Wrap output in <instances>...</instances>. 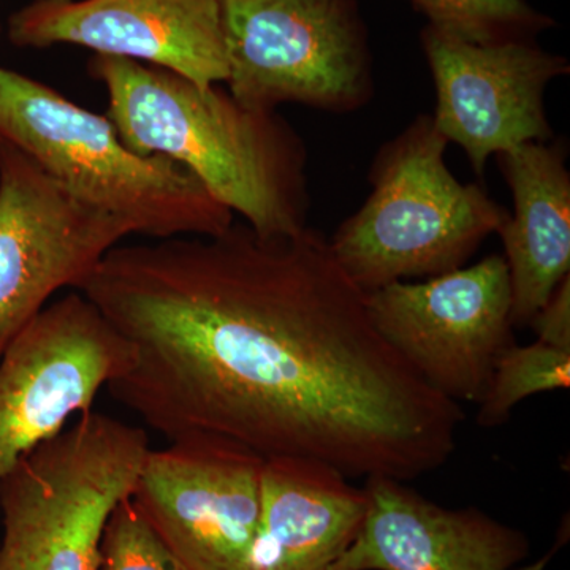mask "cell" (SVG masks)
Instances as JSON below:
<instances>
[{"mask_svg": "<svg viewBox=\"0 0 570 570\" xmlns=\"http://www.w3.org/2000/svg\"><path fill=\"white\" fill-rule=\"evenodd\" d=\"M348 479L317 460H265L249 570L332 569L354 542L367 510L365 489Z\"/></svg>", "mask_w": 570, "mask_h": 570, "instance_id": "obj_13", "label": "cell"}, {"mask_svg": "<svg viewBox=\"0 0 570 570\" xmlns=\"http://www.w3.org/2000/svg\"><path fill=\"white\" fill-rule=\"evenodd\" d=\"M264 459L220 441L149 449L130 499L190 570H249Z\"/></svg>", "mask_w": 570, "mask_h": 570, "instance_id": "obj_9", "label": "cell"}, {"mask_svg": "<svg viewBox=\"0 0 570 570\" xmlns=\"http://www.w3.org/2000/svg\"><path fill=\"white\" fill-rule=\"evenodd\" d=\"M97 570H190L145 519L132 499L116 505L100 540Z\"/></svg>", "mask_w": 570, "mask_h": 570, "instance_id": "obj_17", "label": "cell"}, {"mask_svg": "<svg viewBox=\"0 0 570 570\" xmlns=\"http://www.w3.org/2000/svg\"><path fill=\"white\" fill-rule=\"evenodd\" d=\"M80 292L132 346L108 392L168 442L401 482L455 452L463 409L381 336L314 228L262 236L234 220L116 246Z\"/></svg>", "mask_w": 570, "mask_h": 570, "instance_id": "obj_1", "label": "cell"}, {"mask_svg": "<svg viewBox=\"0 0 570 570\" xmlns=\"http://www.w3.org/2000/svg\"><path fill=\"white\" fill-rule=\"evenodd\" d=\"M0 141L20 149L75 197L121 219L132 235L209 236L234 224L235 214L181 164L130 151L107 115L6 67Z\"/></svg>", "mask_w": 570, "mask_h": 570, "instance_id": "obj_3", "label": "cell"}, {"mask_svg": "<svg viewBox=\"0 0 570 570\" xmlns=\"http://www.w3.org/2000/svg\"><path fill=\"white\" fill-rule=\"evenodd\" d=\"M430 20L431 28L471 41L489 45L530 40L551 26L550 18L532 9L527 0H411Z\"/></svg>", "mask_w": 570, "mask_h": 570, "instance_id": "obj_16", "label": "cell"}, {"mask_svg": "<svg viewBox=\"0 0 570 570\" xmlns=\"http://www.w3.org/2000/svg\"><path fill=\"white\" fill-rule=\"evenodd\" d=\"M132 346L81 292L45 307L0 356V480L126 373Z\"/></svg>", "mask_w": 570, "mask_h": 570, "instance_id": "obj_6", "label": "cell"}, {"mask_svg": "<svg viewBox=\"0 0 570 570\" xmlns=\"http://www.w3.org/2000/svg\"><path fill=\"white\" fill-rule=\"evenodd\" d=\"M448 145L433 118L419 115L379 148L370 197L328 239L337 264L366 294L461 268L508 223L504 206L449 170Z\"/></svg>", "mask_w": 570, "mask_h": 570, "instance_id": "obj_4", "label": "cell"}, {"mask_svg": "<svg viewBox=\"0 0 570 570\" xmlns=\"http://www.w3.org/2000/svg\"><path fill=\"white\" fill-rule=\"evenodd\" d=\"M228 92L253 110L299 104L347 115L374 96L352 0H220Z\"/></svg>", "mask_w": 570, "mask_h": 570, "instance_id": "obj_5", "label": "cell"}, {"mask_svg": "<svg viewBox=\"0 0 570 570\" xmlns=\"http://www.w3.org/2000/svg\"><path fill=\"white\" fill-rule=\"evenodd\" d=\"M129 235V225L75 197L0 141V356L56 292H80Z\"/></svg>", "mask_w": 570, "mask_h": 570, "instance_id": "obj_8", "label": "cell"}, {"mask_svg": "<svg viewBox=\"0 0 570 570\" xmlns=\"http://www.w3.org/2000/svg\"><path fill=\"white\" fill-rule=\"evenodd\" d=\"M570 351L535 341L530 346L510 343L499 354L489 387L479 401L478 423L494 428L508 422L513 407L539 393L568 390Z\"/></svg>", "mask_w": 570, "mask_h": 570, "instance_id": "obj_15", "label": "cell"}, {"mask_svg": "<svg viewBox=\"0 0 570 570\" xmlns=\"http://www.w3.org/2000/svg\"><path fill=\"white\" fill-rule=\"evenodd\" d=\"M9 39L33 50L77 45L198 86L228 77L220 0H33L11 14Z\"/></svg>", "mask_w": 570, "mask_h": 570, "instance_id": "obj_11", "label": "cell"}, {"mask_svg": "<svg viewBox=\"0 0 570 570\" xmlns=\"http://www.w3.org/2000/svg\"><path fill=\"white\" fill-rule=\"evenodd\" d=\"M513 214L498 235L509 269L510 318L530 325L570 276V174L560 146L527 142L499 154Z\"/></svg>", "mask_w": 570, "mask_h": 570, "instance_id": "obj_14", "label": "cell"}, {"mask_svg": "<svg viewBox=\"0 0 570 570\" xmlns=\"http://www.w3.org/2000/svg\"><path fill=\"white\" fill-rule=\"evenodd\" d=\"M434 89L439 134L466 153L482 178L491 156L547 142V86L570 71L568 59L530 40L471 43L426 26L422 33Z\"/></svg>", "mask_w": 570, "mask_h": 570, "instance_id": "obj_10", "label": "cell"}, {"mask_svg": "<svg viewBox=\"0 0 570 570\" xmlns=\"http://www.w3.org/2000/svg\"><path fill=\"white\" fill-rule=\"evenodd\" d=\"M530 325L542 343L570 351V276L562 279Z\"/></svg>", "mask_w": 570, "mask_h": 570, "instance_id": "obj_18", "label": "cell"}, {"mask_svg": "<svg viewBox=\"0 0 570 570\" xmlns=\"http://www.w3.org/2000/svg\"><path fill=\"white\" fill-rule=\"evenodd\" d=\"M363 489L365 520L330 570H512L530 553L524 532L482 510L442 508L384 475Z\"/></svg>", "mask_w": 570, "mask_h": 570, "instance_id": "obj_12", "label": "cell"}, {"mask_svg": "<svg viewBox=\"0 0 570 570\" xmlns=\"http://www.w3.org/2000/svg\"><path fill=\"white\" fill-rule=\"evenodd\" d=\"M89 75L107 89L108 119L130 151L181 164L258 235L305 230L307 149L279 112L130 59L96 55Z\"/></svg>", "mask_w": 570, "mask_h": 570, "instance_id": "obj_2", "label": "cell"}, {"mask_svg": "<svg viewBox=\"0 0 570 570\" xmlns=\"http://www.w3.org/2000/svg\"><path fill=\"white\" fill-rule=\"evenodd\" d=\"M381 336L439 395L479 403L499 354L512 343L504 255L423 283L397 281L367 292Z\"/></svg>", "mask_w": 570, "mask_h": 570, "instance_id": "obj_7", "label": "cell"}]
</instances>
